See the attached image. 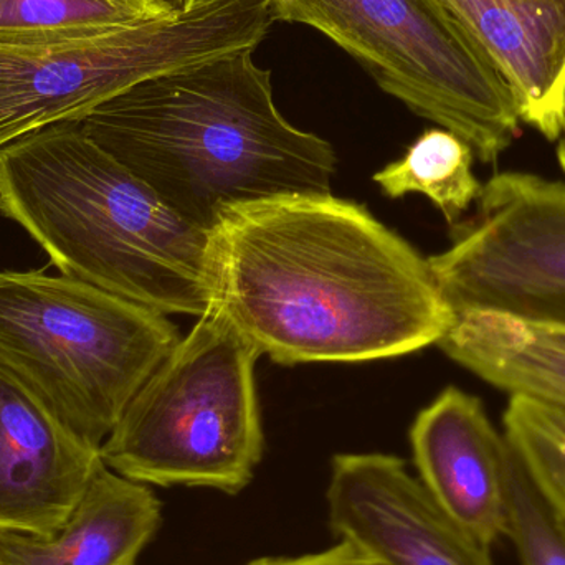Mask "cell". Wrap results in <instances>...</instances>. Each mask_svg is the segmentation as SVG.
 <instances>
[{"label":"cell","mask_w":565,"mask_h":565,"mask_svg":"<svg viewBox=\"0 0 565 565\" xmlns=\"http://www.w3.org/2000/svg\"><path fill=\"white\" fill-rule=\"evenodd\" d=\"M211 267L212 305L277 364L398 358L438 344L457 319L427 258L332 194L224 209Z\"/></svg>","instance_id":"cell-1"},{"label":"cell","mask_w":565,"mask_h":565,"mask_svg":"<svg viewBox=\"0 0 565 565\" xmlns=\"http://www.w3.org/2000/svg\"><path fill=\"white\" fill-rule=\"evenodd\" d=\"M241 50L145 79L79 128L179 217L211 231L224 209L331 194L332 146L282 118L270 70Z\"/></svg>","instance_id":"cell-2"},{"label":"cell","mask_w":565,"mask_h":565,"mask_svg":"<svg viewBox=\"0 0 565 565\" xmlns=\"http://www.w3.org/2000/svg\"><path fill=\"white\" fill-rule=\"evenodd\" d=\"M0 214L73 280L166 316L212 305L211 231L174 214L78 121L0 149Z\"/></svg>","instance_id":"cell-3"},{"label":"cell","mask_w":565,"mask_h":565,"mask_svg":"<svg viewBox=\"0 0 565 565\" xmlns=\"http://www.w3.org/2000/svg\"><path fill=\"white\" fill-rule=\"evenodd\" d=\"M260 351L218 306L149 375L99 448L106 467L148 487L237 494L265 451Z\"/></svg>","instance_id":"cell-4"},{"label":"cell","mask_w":565,"mask_h":565,"mask_svg":"<svg viewBox=\"0 0 565 565\" xmlns=\"http://www.w3.org/2000/svg\"><path fill=\"white\" fill-rule=\"evenodd\" d=\"M179 341L168 316L88 282L0 271V358L95 448Z\"/></svg>","instance_id":"cell-5"},{"label":"cell","mask_w":565,"mask_h":565,"mask_svg":"<svg viewBox=\"0 0 565 565\" xmlns=\"http://www.w3.org/2000/svg\"><path fill=\"white\" fill-rule=\"evenodd\" d=\"M275 22L338 43L388 95L494 164L520 136L516 99L437 0H270Z\"/></svg>","instance_id":"cell-6"},{"label":"cell","mask_w":565,"mask_h":565,"mask_svg":"<svg viewBox=\"0 0 565 565\" xmlns=\"http://www.w3.org/2000/svg\"><path fill=\"white\" fill-rule=\"evenodd\" d=\"M270 0H211L108 35L58 45L0 43V149L86 115L125 89L241 50H255Z\"/></svg>","instance_id":"cell-7"},{"label":"cell","mask_w":565,"mask_h":565,"mask_svg":"<svg viewBox=\"0 0 565 565\" xmlns=\"http://www.w3.org/2000/svg\"><path fill=\"white\" fill-rule=\"evenodd\" d=\"M454 245L428 258L454 311H494L565 328V182L501 172Z\"/></svg>","instance_id":"cell-8"},{"label":"cell","mask_w":565,"mask_h":565,"mask_svg":"<svg viewBox=\"0 0 565 565\" xmlns=\"http://www.w3.org/2000/svg\"><path fill=\"white\" fill-rule=\"evenodd\" d=\"M326 500L334 536L385 565H493L394 455H335Z\"/></svg>","instance_id":"cell-9"},{"label":"cell","mask_w":565,"mask_h":565,"mask_svg":"<svg viewBox=\"0 0 565 565\" xmlns=\"http://www.w3.org/2000/svg\"><path fill=\"white\" fill-rule=\"evenodd\" d=\"M102 463L99 448L0 358V531L52 536Z\"/></svg>","instance_id":"cell-10"},{"label":"cell","mask_w":565,"mask_h":565,"mask_svg":"<svg viewBox=\"0 0 565 565\" xmlns=\"http://www.w3.org/2000/svg\"><path fill=\"white\" fill-rule=\"evenodd\" d=\"M418 480L438 510L491 550L510 533L513 448L480 398L447 387L412 424Z\"/></svg>","instance_id":"cell-11"},{"label":"cell","mask_w":565,"mask_h":565,"mask_svg":"<svg viewBox=\"0 0 565 565\" xmlns=\"http://www.w3.org/2000/svg\"><path fill=\"white\" fill-rule=\"evenodd\" d=\"M493 63L521 121L557 141L565 93V0H437Z\"/></svg>","instance_id":"cell-12"},{"label":"cell","mask_w":565,"mask_h":565,"mask_svg":"<svg viewBox=\"0 0 565 565\" xmlns=\"http://www.w3.org/2000/svg\"><path fill=\"white\" fill-rule=\"evenodd\" d=\"M162 523L148 484L99 465L92 483L52 536L0 531L3 565H136Z\"/></svg>","instance_id":"cell-13"},{"label":"cell","mask_w":565,"mask_h":565,"mask_svg":"<svg viewBox=\"0 0 565 565\" xmlns=\"http://www.w3.org/2000/svg\"><path fill=\"white\" fill-rule=\"evenodd\" d=\"M488 384L565 407V328L494 311L458 312L438 342Z\"/></svg>","instance_id":"cell-14"},{"label":"cell","mask_w":565,"mask_h":565,"mask_svg":"<svg viewBox=\"0 0 565 565\" xmlns=\"http://www.w3.org/2000/svg\"><path fill=\"white\" fill-rule=\"evenodd\" d=\"M166 17L154 0H0V43L79 42Z\"/></svg>","instance_id":"cell-15"},{"label":"cell","mask_w":565,"mask_h":565,"mask_svg":"<svg viewBox=\"0 0 565 565\" xmlns=\"http://www.w3.org/2000/svg\"><path fill=\"white\" fill-rule=\"evenodd\" d=\"M473 149L454 132L428 129L404 158L379 171L374 181L391 199L425 195L451 225H457L483 191L473 172Z\"/></svg>","instance_id":"cell-16"},{"label":"cell","mask_w":565,"mask_h":565,"mask_svg":"<svg viewBox=\"0 0 565 565\" xmlns=\"http://www.w3.org/2000/svg\"><path fill=\"white\" fill-rule=\"evenodd\" d=\"M503 424L527 477L565 527V407L511 395Z\"/></svg>","instance_id":"cell-17"},{"label":"cell","mask_w":565,"mask_h":565,"mask_svg":"<svg viewBox=\"0 0 565 565\" xmlns=\"http://www.w3.org/2000/svg\"><path fill=\"white\" fill-rule=\"evenodd\" d=\"M508 537L516 547L521 565H565V527L527 477L516 454L510 471Z\"/></svg>","instance_id":"cell-18"},{"label":"cell","mask_w":565,"mask_h":565,"mask_svg":"<svg viewBox=\"0 0 565 565\" xmlns=\"http://www.w3.org/2000/svg\"><path fill=\"white\" fill-rule=\"evenodd\" d=\"M247 565H385L377 557L365 553L349 541H339L335 546L321 553L296 557H262Z\"/></svg>","instance_id":"cell-19"},{"label":"cell","mask_w":565,"mask_h":565,"mask_svg":"<svg viewBox=\"0 0 565 565\" xmlns=\"http://www.w3.org/2000/svg\"><path fill=\"white\" fill-rule=\"evenodd\" d=\"M154 2L162 7L169 15L181 17L198 9V7L204 6V3L211 2V0H154Z\"/></svg>","instance_id":"cell-20"},{"label":"cell","mask_w":565,"mask_h":565,"mask_svg":"<svg viewBox=\"0 0 565 565\" xmlns=\"http://www.w3.org/2000/svg\"><path fill=\"white\" fill-rule=\"evenodd\" d=\"M557 161H559L561 169H563L565 172V93L563 108V131H561L559 139H557Z\"/></svg>","instance_id":"cell-21"},{"label":"cell","mask_w":565,"mask_h":565,"mask_svg":"<svg viewBox=\"0 0 565 565\" xmlns=\"http://www.w3.org/2000/svg\"><path fill=\"white\" fill-rule=\"evenodd\" d=\"M0 565H3L2 563H0Z\"/></svg>","instance_id":"cell-22"}]
</instances>
